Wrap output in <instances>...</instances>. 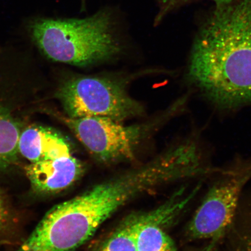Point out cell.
Segmentation results:
<instances>
[{"label": "cell", "instance_id": "obj_2", "mask_svg": "<svg viewBox=\"0 0 251 251\" xmlns=\"http://www.w3.org/2000/svg\"><path fill=\"white\" fill-rule=\"evenodd\" d=\"M26 24L34 43L56 62L86 67L108 60L121 50L110 9L85 18L36 17Z\"/></svg>", "mask_w": 251, "mask_h": 251}, {"label": "cell", "instance_id": "obj_12", "mask_svg": "<svg viewBox=\"0 0 251 251\" xmlns=\"http://www.w3.org/2000/svg\"><path fill=\"white\" fill-rule=\"evenodd\" d=\"M195 0H160L159 11L155 18V25L161 23L164 18L171 12ZM215 2V6L225 5L229 4L232 0H212Z\"/></svg>", "mask_w": 251, "mask_h": 251}, {"label": "cell", "instance_id": "obj_1", "mask_svg": "<svg viewBox=\"0 0 251 251\" xmlns=\"http://www.w3.org/2000/svg\"><path fill=\"white\" fill-rule=\"evenodd\" d=\"M188 76L220 107L251 103V0L215 6L207 16L194 41Z\"/></svg>", "mask_w": 251, "mask_h": 251}, {"label": "cell", "instance_id": "obj_13", "mask_svg": "<svg viewBox=\"0 0 251 251\" xmlns=\"http://www.w3.org/2000/svg\"><path fill=\"white\" fill-rule=\"evenodd\" d=\"M9 211L1 190H0V230L4 228L9 220Z\"/></svg>", "mask_w": 251, "mask_h": 251}, {"label": "cell", "instance_id": "obj_6", "mask_svg": "<svg viewBox=\"0 0 251 251\" xmlns=\"http://www.w3.org/2000/svg\"><path fill=\"white\" fill-rule=\"evenodd\" d=\"M195 196L191 192L187 197L173 200L161 209L141 215L136 232L137 251H177L176 245L163 225L179 214Z\"/></svg>", "mask_w": 251, "mask_h": 251}, {"label": "cell", "instance_id": "obj_11", "mask_svg": "<svg viewBox=\"0 0 251 251\" xmlns=\"http://www.w3.org/2000/svg\"><path fill=\"white\" fill-rule=\"evenodd\" d=\"M225 238L227 251H251V214L235 223Z\"/></svg>", "mask_w": 251, "mask_h": 251}, {"label": "cell", "instance_id": "obj_10", "mask_svg": "<svg viewBox=\"0 0 251 251\" xmlns=\"http://www.w3.org/2000/svg\"><path fill=\"white\" fill-rule=\"evenodd\" d=\"M141 216L127 219L103 241L96 251H137L136 232Z\"/></svg>", "mask_w": 251, "mask_h": 251}, {"label": "cell", "instance_id": "obj_4", "mask_svg": "<svg viewBox=\"0 0 251 251\" xmlns=\"http://www.w3.org/2000/svg\"><path fill=\"white\" fill-rule=\"evenodd\" d=\"M58 98L71 118L103 117L121 122L143 112L122 84L108 78H72L59 90Z\"/></svg>", "mask_w": 251, "mask_h": 251}, {"label": "cell", "instance_id": "obj_3", "mask_svg": "<svg viewBox=\"0 0 251 251\" xmlns=\"http://www.w3.org/2000/svg\"><path fill=\"white\" fill-rule=\"evenodd\" d=\"M220 175L188 224L186 235L190 240L224 239L251 180V158L237 160Z\"/></svg>", "mask_w": 251, "mask_h": 251}, {"label": "cell", "instance_id": "obj_7", "mask_svg": "<svg viewBox=\"0 0 251 251\" xmlns=\"http://www.w3.org/2000/svg\"><path fill=\"white\" fill-rule=\"evenodd\" d=\"M83 172L82 164L73 155L31 163L25 172L36 192H59L73 184Z\"/></svg>", "mask_w": 251, "mask_h": 251}, {"label": "cell", "instance_id": "obj_5", "mask_svg": "<svg viewBox=\"0 0 251 251\" xmlns=\"http://www.w3.org/2000/svg\"><path fill=\"white\" fill-rule=\"evenodd\" d=\"M68 126L91 154L103 163L128 161L147 131L146 126H124L108 118H65Z\"/></svg>", "mask_w": 251, "mask_h": 251}, {"label": "cell", "instance_id": "obj_8", "mask_svg": "<svg viewBox=\"0 0 251 251\" xmlns=\"http://www.w3.org/2000/svg\"><path fill=\"white\" fill-rule=\"evenodd\" d=\"M19 152L31 163L72 155L70 144L56 131L32 126L21 133Z\"/></svg>", "mask_w": 251, "mask_h": 251}, {"label": "cell", "instance_id": "obj_15", "mask_svg": "<svg viewBox=\"0 0 251 251\" xmlns=\"http://www.w3.org/2000/svg\"><path fill=\"white\" fill-rule=\"evenodd\" d=\"M251 197V196H249V197H247V198H248V197ZM247 198H246V197H245V198H244V199H243V201L244 199H247ZM241 202H242V201H241Z\"/></svg>", "mask_w": 251, "mask_h": 251}, {"label": "cell", "instance_id": "obj_14", "mask_svg": "<svg viewBox=\"0 0 251 251\" xmlns=\"http://www.w3.org/2000/svg\"><path fill=\"white\" fill-rule=\"evenodd\" d=\"M222 239H213L210 240L209 242L201 251H217L220 243Z\"/></svg>", "mask_w": 251, "mask_h": 251}, {"label": "cell", "instance_id": "obj_9", "mask_svg": "<svg viewBox=\"0 0 251 251\" xmlns=\"http://www.w3.org/2000/svg\"><path fill=\"white\" fill-rule=\"evenodd\" d=\"M20 136L17 122L0 105V168L8 167L17 158Z\"/></svg>", "mask_w": 251, "mask_h": 251}]
</instances>
